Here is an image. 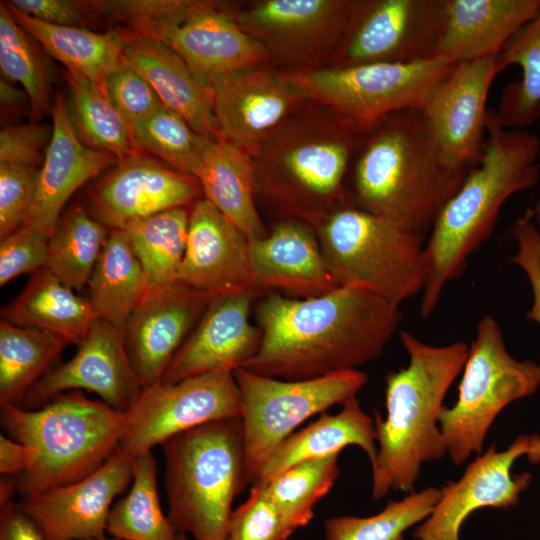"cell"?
Returning <instances> with one entry per match:
<instances>
[{"mask_svg":"<svg viewBox=\"0 0 540 540\" xmlns=\"http://www.w3.org/2000/svg\"><path fill=\"white\" fill-rule=\"evenodd\" d=\"M24 93L19 90L12 82L1 77L0 80V99L2 106H15L24 100Z\"/></svg>","mask_w":540,"mask_h":540,"instance_id":"cell-54","label":"cell"},{"mask_svg":"<svg viewBox=\"0 0 540 540\" xmlns=\"http://www.w3.org/2000/svg\"><path fill=\"white\" fill-rule=\"evenodd\" d=\"M234 376L241 398L246 469L252 483L271 453L301 423L356 397L368 380L358 369L282 381L237 367Z\"/></svg>","mask_w":540,"mask_h":540,"instance_id":"cell-11","label":"cell"},{"mask_svg":"<svg viewBox=\"0 0 540 540\" xmlns=\"http://www.w3.org/2000/svg\"><path fill=\"white\" fill-rule=\"evenodd\" d=\"M315 230L339 286L366 289L397 307L422 292L426 266L421 237L349 204Z\"/></svg>","mask_w":540,"mask_h":540,"instance_id":"cell-8","label":"cell"},{"mask_svg":"<svg viewBox=\"0 0 540 540\" xmlns=\"http://www.w3.org/2000/svg\"><path fill=\"white\" fill-rule=\"evenodd\" d=\"M125 413L118 449L132 458L205 423L239 418L241 398L234 369L222 367L144 388Z\"/></svg>","mask_w":540,"mask_h":540,"instance_id":"cell-13","label":"cell"},{"mask_svg":"<svg viewBox=\"0 0 540 540\" xmlns=\"http://www.w3.org/2000/svg\"><path fill=\"white\" fill-rule=\"evenodd\" d=\"M455 65L435 56L282 73L304 100L334 110L365 133L390 114L421 109Z\"/></svg>","mask_w":540,"mask_h":540,"instance_id":"cell-10","label":"cell"},{"mask_svg":"<svg viewBox=\"0 0 540 540\" xmlns=\"http://www.w3.org/2000/svg\"><path fill=\"white\" fill-rule=\"evenodd\" d=\"M7 4L45 23L86 28L101 15L99 1L12 0Z\"/></svg>","mask_w":540,"mask_h":540,"instance_id":"cell-51","label":"cell"},{"mask_svg":"<svg viewBox=\"0 0 540 540\" xmlns=\"http://www.w3.org/2000/svg\"><path fill=\"white\" fill-rule=\"evenodd\" d=\"M0 68L3 78L22 85L34 116L48 109V76L41 54L3 1L0 3Z\"/></svg>","mask_w":540,"mask_h":540,"instance_id":"cell-43","label":"cell"},{"mask_svg":"<svg viewBox=\"0 0 540 540\" xmlns=\"http://www.w3.org/2000/svg\"><path fill=\"white\" fill-rule=\"evenodd\" d=\"M196 1L190 0H113L100 1L101 15L133 22L179 25L189 15Z\"/></svg>","mask_w":540,"mask_h":540,"instance_id":"cell-48","label":"cell"},{"mask_svg":"<svg viewBox=\"0 0 540 540\" xmlns=\"http://www.w3.org/2000/svg\"><path fill=\"white\" fill-rule=\"evenodd\" d=\"M7 5L17 23L68 72L102 85L123 61L124 42L118 31L98 33L88 28L49 24Z\"/></svg>","mask_w":540,"mask_h":540,"instance_id":"cell-33","label":"cell"},{"mask_svg":"<svg viewBox=\"0 0 540 540\" xmlns=\"http://www.w3.org/2000/svg\"><path fill=\"white\" fill-rule=\"evenodd\" d=\"M40 169L0 162V239L21 228L32 210Z\"/></svg>","mask_w":540,"mask_h":540,"instance_id":"cell-46","label":"cell"},{"mask_svg":"<svg viewBox=\"0 0 540 540\" xmlns=\"http://www.w3.org/2000/svg\"><path fill=\"white\" fill-rule=\"evenodd\" d=\"M525 456L532 464H540V436L529 435V444Z\"/></svg>","mask_w":540,"mask_h":540,"instance_id":"cell-55","label":"cell"},{"mask_svg":"<svg viewBox=\"0 0 540 540\" xmlns=\"http://www.w3.org/2000/svg\"><path fill=\"white\" fill-rule=\"evenodd\" d=\"M134 458L120 449L93 473L24 499L19 507L46 540H87L105 535L114 499L132 481Z\"/></svg>","mask_w":540,"mask_h":540,"instance_id":"cell-21","label":"cell"},{"mask_svg":"<svg viewBox=\"0 0 540 540\" xmlns=\"http://www.w3.org/2000/svg\"><path fill=\"white\" fill-rule=\"evenodd\" d=\"M340 452L299 462L265 484L274 503L296 529L314 516V506L339 476Z\"/></svg>","mask_w":540,"mask_h":540,"instance_id":"cell-42","label":"cell"},{"mask_svg":"<svg viewBox=\"0 0 540 540\" xmlns=\"http://www.w3.org/2000/svg\"><path fill=\"white\" fill-rule=\"evenodd\" d=\"M189 212L185 207L172 208L133 221L122 229L143 267L149 288L178 283Z\"/></svg>","mask_w":540,"mask_h":540,"instance_id":"cell-37","label":"cell"},{"mask_svg":"<svg viewBox=\"0 0 540 540\" xmlns=\"http://www.w3.org/2000/svg\"><path fill=\"white\" fill-rule=\"evenodd\" d=\"M350 0H260L229 6L235 22L281 71L326 67L339 41Z\"/></svg>","mask_w":540,"mask_h":540,"instance_id":"cell-14","label":"cell"},{"mask_svg":"<svg viewBox=\"0 0 540 540\" xmlns=\"http://www.w3.org/2000/svg\"><path fill=\"white\" fill-rule=\"evenodd\" d=\"M510 65L520 66L522 76L505 86L495 115L505 129L526 130L540 118V11L498 55L499 73Z\"/></svg>","mask_w":540,"mask_h":540,"instance_id":"cell-34","label":"cell"},{"mask_svg":"<svg viewBox=\"0 0 540 540\" xmlns=\"http://www.w3.org/2000/svg\"><path fill=\"white\" fill-rule=\"evenodd\" d=\"M134 151L152 154L173 169L193 176L209 142L177 112L163 104L131 130Z\"/></svg>","mask_w":540,"mask_h":540,"instance_id":"cell-41","label":"cell"},{"mask_svg":"<svg viewBox=\"0 0 540 540\" xmlns=\"http://www.w3.org/2000/svg\"><path fill=\"white\" fill-rule=\"evenodd\" d=\"M76 354L48 370L28 391V409L38 408L67 391L97 394L110 407L126 412L142 391L123 333L96 318Z\"/></svg>","mask_w":540,"mask_h":540,"instance_id":"cell-20","label":"cell"},{"mask_svg":"<svg viewBox=\"0 0 540 540\" xmlns=\"http://www.w3.org/2000/svg\"><path fill=\"white\" fill-rule=\"evenodd\" d=\"M528 435H520L505 450L492 444L479 454L456 481L440 488L431 514L413 533L416 540H460L465 520L481 508L507 509L517 505L532 479L528 472L512 473L514 463L525 456Z\"/></svg>","mask_w":540,"mask_h":540,"instance_id":"cell-18","label":"cell"},{"mask_svg":"<svg viewBox=\"0 0 540 540\" xmlns=\"http://www.w3.org/2000/svg\"><path fill=\"white\" fill-rule=\"evenodd\" d=\"M350 445L360 447L374 464V419L362 410L356 397L344 403L337 414L321 413L317 420L288 436L265 461L253 484L267 483L299 462L341 452Z\"/></svg>","mask_w":540,"mask_h":540,"instance_id":"cell-30","label":"cell"},{"mask_svg":"<svg viewBox=\"0 0 540 540\" xmlns=\"http://www.w3.org/2000/svg\"><path fill=\"white\" fill-rule=\"evenodd\" d=\"M177 540H188L185 534L179 533Z\"/></svg>","mask_w":540,"mask_h":540,"instance_id":"cell-58","label":"cell"},{"mask_svg":"<svg viewBox=\"0 0 540 540\" xmlns=\"http://www.w3.org/2000/svg\"><path fill=\"white\" fill-rule=\"evenodd\" d=\"M161 446L175 530L193 540H227L233 500L249 482L241 418L205 423Z\"/></svg>","mask_w":540,"mask_h":540,"instance_id":"cell-7","label":"cell"},{"mask_svg":"<svg viewBox=\"0 0 540 540\" xmlns=\"http://www.w3.org/2000/svg\"><path fill=\"white\" fill-rule=\"evenodd\" d=\"M211 296L179 283L149 288L123 330L142 389L160 383Z\"/></svg>","mask_w":540,"mask_h":540,"instance_id":"cell-22","label":"cell"},{"mask_svg":"<svg viewBox=\"0 0 540 540\" xmlns=\"http://www.w3.org/2000/svg\"><path fill=\"white\" fill-rule=\"evenodd\" d=\"M350 168L353 206L421 238L467 175L444 163L422 109L365 132Z\"/></svg>","mask_w":540,"mask_h":540,"instance_id":"cell-3","label":"cell"},{"mask_svg":"<svg viewBox=\"0 0 540 540\" xmlns=\"http://www.w3.org/2000/svg\"><path fill=\"white\" fill-rule=\"evenodd\" d=\"M87 540H122V539H118V538H115V537H107V536H101V537H97V538H91V539H87Z\"/></svg>","mask_w":540,"mask_h":540,"instance_id":"cell-57","label":"cell"},{"mask_svg":"<svg viewBox=\"0 0 540 540\" xmlns=\"http://www.w3.org/2000/svg\"><path fill=\"white\" fill-rule=\"evenodd\" d=\"M249 263L260 293L275 288L310 298L340 287L312 228L297 220L282 221L267 236L249 240Z\"/></svg>","mask_w":540,"mask_h":540,"instance_id":"cell-26","label":"cell"},{"mask_svg":"<svg viewBox=\"0 0 540 540\" xmlns=\"http://www.w3.org/2000/svg\"><path fill=\"white\" fill-rule=\"evenodd\" d=\"M486 128L478 164L442 208L424 245L423 319L433 313L445 286L464 272L468 258L489 237L504 203L539 180L540 138L535 133L501 127L493 110H488Z\"/></svg>","mask_w":540,"mask_h":540,"instance_id":"cell-2","label":"cell"},{"mask_svg":"<svg viewBox=\"0 0 540 540\" xmlns=\"http://www.w3.org/2000/svg\"><path fill=\"white\" fill-rule=\"evenodd\" d=\"M37 456V450L11 437L0 435V473L15 477L29 470Z\"/></svg>","mask_w":540,"mask_h":540,"instance_id":"cell-53","label":"cell"},{"mask_svg":"<svg viewBox=\"0 0 540 540\" xmlns=\"http://www.w3.org/2000/svg\"><path fill=\"white\" fill-rule=\"evenodd\" d=\"M49 237L41 231L22 226L0 241V286L19 275L47 267Z\"/></svg>","mask_w":540,"mask_h":540,"instance_id":"cell-47","label":"cell"},{"mask_svg":"<svg viewBox=\"0 0 540 540\" xmlns=\"http://www.w3.org/2000/svg\"><path fill=\"white\" fill-rule=\"evenodd\" d=\"M66 78L70 89L69 115L80 140L118 159L134 152L130 129L106 98L101 85L68 71Z\"/></svg>","mask_w":540,"mask_h":540,"instance_id":"cell-39","label":"cell"},{"mask_svg":"<svg viewBox=\"0 0 540 540\" xmlns=\"http://www.w3.org/2000/svg\"><path fill=\"white\" fill-rule=\"evenodd\" d=\"M535 223L540 229V199L535 203L534 208L531 209Z\"/></svg>","mask_w":540,"mask_h":540,"instance_id":"cell-56","label":"cell"},{"mask_svg":"<svg viewBox=\"0 0 540 540\" xmlns=\"http://www.w3.org/2000/svg\"><path fill=\"white\" fill-rule=\"evenodd\" d=\"M178 283L211 297L256 289L249 240L204 197L189 212L187 243Z\"/></svg>","mask_w":540,"mask_h":540,"instance_id":"cell-23","label":"cell"},{"mask_svg":"<svg viewBox=\"0 0 540 540\" xmlns=\"http://www.w3.org/2000/svg\"><path fill=\"white\" fill-rule=\"evenodd\" d=\"M123 59L152 86L161 103L180 114L198 133L220 138L211 87L201 82L185 61L158 40L120 30Z\"/></svg>","mask_w":540,"mask_h":540,"instance_id":"cell-28","label":"cell"},{"mask_svg":"<svg viewBox=\"0 0 540 540\" xmlns=\"http://www.w3.org/2000/svg\"><path fill=\"white\" fill-rule=\"evenodd\" d=\"M68 345L51 333L0 322V403L19 406Z\"/></svg>","mask_w":540,"mask_h":540,"instance_id":"cell-36","label":"cell"},{"mask_svg":"<svg viewBox=\"0 0 540 540\" xmlns=\"http://www.w3.org/2000/svg\"><path fill=\"white\" fill-rule=\"evenodd\" d=\"M445 0H350L339 41L326 67L437 56Z\"/></svg>","mask_w":540,"mask_h":540,"instance_id":"cell-12","label":"cell"},{"mask_svg":"<svg viewBox=\"0 0 540 540\" xmlns=\"http://www.w3.org/2000/svg\"><path fill=\"white\" fill-rule=\"evenodd\" d=\"M129 26L172 49L209 87L226 74L271 64L265 48L240 28L226 4L196 1L179 25L139 21Z\"/></svg>","mask_w":540,"mask_h":540,"instance_id":"cell-16","label":"cell"},{"mask_svg":"<svg viewBox=\"0 0 540 540\" xmlns=\"http://www.w3.org/2000/svg\"><path fill=\"white\" fill-rule=\"evenodd\" d=\"M401 317L399 307L358 287L300 299L270 293L256 308L258 349L240 367L285 380L358 369L382 353Z\"/></svg>","mask_w":540,"mask_h":540,"instance_id":"cell-1","label":"cell"},{"mask_svg":"<svg viewBox=\"0 0 540 540\" xmlns=\"http://www.w3.org/2000/svg\"><path fill=\"white\" fill-rule=\"evenodd\" d=\"M210 87L220 138L252 157L306 101L270 64L218 77Z\"/></svg>","mask_w":540,"mask_h":540,"instance_id":"cell-17","label":"cell"},{"mask_svg":"<svg viewBox=\"0 0 540 540\" xmlns=\"http://www.w3.org/2000/svg\"><path fill=\"white\" fill-rule=\"evenodd\" d=\"M198 180L134 151L121 158L89 193L91 215L109 229L201 199Z\"/></svg>","mask_w":540,"mask_h":540,"instance_id":"cell-19","label":"cell"},{"mask_svg":"<svg viewBox=\"0 0 540 540\" xmlns=\"http://www.w3.org/2000/svg\"><path fill=\"white\" fill-rule=\"evenodd\" d=\"M363 135L334 110L305 101L253 157L256 193L316 229L348 204L344 179Z\"/></svg>","mask_w":540,"mask_h":540,"instance_id":"cell-5","label":"cell"},{"mask_svg":"<svg viewBox=\"0 0 540 540\" xmlns=\"http://www.w3.org/2000/svg\"><path fill=\"white\" fill-rule=\"evenodd\" d=\"M1 423L9 437L37 450L33 466L16 477L27 499L97 470L118 448L126 413L69 391L38 408L3 405Z\"/></svg>","mask_w":540,"mask_h":540,"instance_id":"cell-6","label":"cell"},{"mask_svg":"<svg viewBox=\"0 0 540 540\" xmlns=\"http://www.w3.org/2000/svg\"><path fill=\"white\" fill-rule=\"evenodd\" d=\"M96 318L88 299L47 267L34 272L21 293L1 309L2 321L51 333L68 345H79Z\"/></svg>","mask_w":540,"mask_h":540,"instance_id":"cell-31","label":"cell"},{"mask_svg":"<svg viewBox=\"0 0 540 540\" xmlns=\"http://www.w3.org/2000/svg\"><path fill=\"white\" fill-rule=\"evenodd\" d=\"M256 292L211 297L196 327L173 357L161 382L175 383L222 367L242 366L258 349L261 333L249 321Z\"/></svg>","mask_w":540,"mask_h":540,"instance_id":"cell-24","label":"cell"},{"mask_svg":"<svg viewBox=\"0 0 540 540\" xmlns=\"http://www.w3.org/2000/svg\"><path fill=\"white\" fill-rule=\"evenodd\" d=\"M533 219L528 209L513 225L517 250L510 261L522 269L532 290V305L526 317L540 325V229Z\"/></svg>","mask_w":540,"mask_h":540,"instance_id":"cell-49","label":"cell"},{"mask_svg":"<svg viewBox=\"0 0 540 540\" xmlns=\"http://www.w3.org/2000/svg\"><path fill=\"white\" fill-rule=\"evenodd\" d=\"M440 498V488L427 487L390 501L368 517L337 516L324 522L326 540H405L404 533L422 523Z\"/></svg>","mask_w":540,"mask_h":540,"instance_id":"cell-40","label":"cell"},{"mask_svg":"<svg viewBox=\"0 0 540 540\" xmlns=\"http://www.w3.org/2000/svg\"><path fill=\"white\" fill-rule=\"evenodd\" d=\"M540 0H445L437 56L453 64L498 56Z\"/></svg>","mask_w":540,"mask_h":540,"instance_id":"cell-27","label":"cell"},{"mask_svg":"<svg viewBox=\"0 0 540 540\" xmlns=\"http://www.w3.org/2000/svg\"><path fill=\"white\" fill-rule=\"evenodd\" d=\"M497 57L456 64L421 108L444 163L468 173L483 153L487 97L499 73Z\"/></svg>","mask_w":540,"mask_h":540,"instance_id":"cell-15","label":"cell"},{"mask_svg":"<svg viewBox=\"0 0 540 540\" xmlns=\"http://www.w3.org/2000/svg\"><path fill=\"white\" fill-rule=\"evenodd\" d=\"M87 287L86 298L97 318L123 333L149 289L143 267L124 230L110 229Z\"/></svg>","mask_w":540,"mask_h":540,"instance_id":"cell-32","label":"cell"},{"mask_svg":"<svg viewBox=\"0 0 540 540\" xmlns=\"http://www.w3.org/2000/svg\"><path fill=\"white\" fill-rule=\"evenodd\" d=\"M52 137V127L20 124L0 133V162L37 167L42 165Z\"/></svg>","mask_w":540,"mask_h":540,"instance_id":"cell-50","label":"cell"},{"mask_svg":"<svg viewBox=\"0 0 540 540\" xmlns=\"http://www.w3.org/2000/svg\"><path fill=\"white\" fill-rule=\"evenodd\" d=\"M101 87L108 101L126 122L130 133L162 105L148 81L124 59Z\"/></svg>","mask_w":540,"mask_h":540,"instance_id":"cell-45","label":"cell"},{"mask_svg":"<svg viewBox=\"0 0 540 540\" xmlns=\"http://www.w3.org/2000/svg\"><path fill=\"white\" fill-rule=\"evenodd\" d=\"M295 530L265 484L255 483L247 500L231 513L227 540H287Z\"/></svg>","mask_w":540,"mask_h":540,"instance_id":"cell-44","label":"cell"},{"mask_svg":"<svg viewBox=\"0 0 540 540\" xmlns=\"http://www.w3.org/2000/svg\"><path fill=\"white\" fill-rule=\"evenodd\" d=\"M106 532L122 540H177L179 533L161 509L151 451L134 458L130 489L112 505Z\"/></svg>","mask_w":540,"mask_h":540,"instance_id":"cell-35","label":"cell"},{"mask_svg":"<svg viewBox=\"0 0 540 540\" xmlns=\"http://www.w3.org/2000/svg\"><path fill=\"white\" fill-rule=\"evenodd\" d=\"M110 229L80 206L60 217L49 239L47 268L65 285H87Z\"/></svg>","mask_w":540,"mask_h":540,"instance_id":"cell-38","label":"cell"},{"mask_svg":"<svg viewBox=\"0 0 540 540\" xmlns=\"http://www.w3.org/2000/svg\"><path fill=\"white\" fill-rule=\"evenodd\" d=\"M0 506V540H46L18 504L9 500Z\"/></svg>","mask_w":540,"mask_h":540,"instance_id":"cell-52","label":"cell"},{"mask_svg":"<svg viewBox=\"0 0 540 540\" xmlns=\"http://www.w3.org/2000/svg\"><path fill=\"white\" fill-rule=\"evenodd\" d=\"M193 177L200 183L204 198L248 240L268 235L255 206V165L250 154L227 140L212 138Z\"/></svg>","mask_w":540,"mask_h":540,"instance_id":"cell-29","label":"cell"},{"mask_svg":"<svg viewBox=\"0 0 540 540\" xmlns=\"http://www.w3.org/2000/svg\"><path fill=\"white\" fill-rule=\"evenodd\" d=\"M540 387V364L509 354L502 330L491 315L483 316L468 350L458 398L443 406L439 426L452 463L460 466L481 454L486 435L500 412Z\"/></svg>","mask_w":540,"mask_h":540,"instance_id":"cell-9","label":"cell"},{"mask_svg":"<svg viewBox=\"0 0 540 540\" xmlns=\"http://www.w3.org/2000/svg\"><path fill=\"white\" fill-rule=\"evenodd\" d=\"M52 137L39 172L36 198L23 226L51 237L70 197L86 182L119 160L84 144L75 132L68 104L57 94L51 109Z\"/></svg>","mask_w":540,"mask_h":540,"instance_id":"cell-25","label":"cell"},{"mask_svg":"<svg viewBox=\"0 0 540 540\" xmlns=\"http://www.w3.org/2000/svg\"><path fill=\"white\" fill-rule=\"evenodd\" d=\"M408 353L406 367L385 379L386 418L374 416L377 456L372 468V498L390 491L411 493L423 463L446 453L439 426L444 398L463 370L469 347L463 342L433 346L400 332Z\"/></svg>","mask_w":540,"mask_h":540,"instance_id":"cell-4","label":"cell"}]
</instances>
